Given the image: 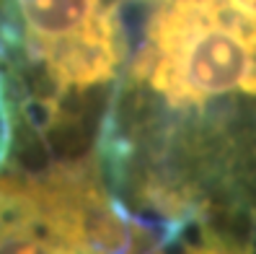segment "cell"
<instances>
[{"instance_id":"1","label":"cell","mask_w":256,"mask_h":254,"mask_svg":"<svg viewBox=\"0 0 256 254\" xmlns=\"http://www.w3.org/2000/svg\"><path fill=\"white\" fill-rule=\"evenodd\" d=\"M0 254H166L116 200L98 151L0 176Z\"/></svg>"},{"instance_id":"2","label":"cell","mask_w":256,"mask_h":254,"mask_svg":"<svg viewBox=\"0 0 256 254\" xmlns=\"http://www.w3.org/2000/svg\"><path fill=\"white\" fill-rule=\"evenodd\" d=\"M178 254H256V249L246 241H238V238L228 231H210L202 238H197L194 244H189L186 249H182Z\"/></svg>"}]
</instances>
